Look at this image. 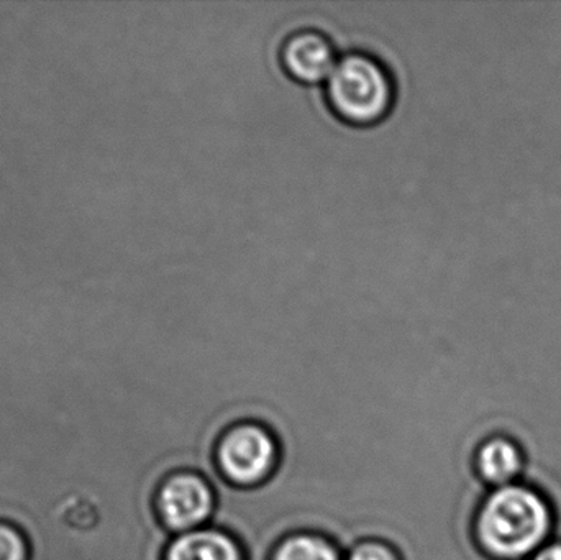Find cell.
I'll use <instances>...</instances> for the list:
<instances>
[{"label": "cell", "instance_id": "cell-3", "mask_svg": "<svg viewBox=\"0 0 561 560\" xmlns=\"http://www.w3.org/2000/svg\"><path fill=\"white\" fill-rule=\"evenodd\" d=\"M216 460L220 472L232 485L253 489L275 472L279 446L262 424H237L217 444Z\"/></svg>", "mask_w": 561, "mask_h": 560}, {"label": "cell", "instance_id": "cell-6", "mask_svg": "<svg viewBox=\"0 0 561 560\" xmlns=\"http://www.w3.org/2000/svg\"><path fill=\"white\" fill-rule=\"evenodd\" d=\"M164 560H245L239 539L216 526L174 536Z\"/></svg>", "mask_w": 561, "mask_h": 560}, {"label": "cell", "instance_id": "cell-2", "mask_svg": "<svg viewBox=\"0 0 561 560\" xmlns=\"http://www.w3.org/2000/svg\"><path fill=\"white\" fill-rule=\"evenodd\" d=\"M325 101L333 114L348 124H376L394 105V76L375 53L350 49L339 56L327 76Z\"/></svg>", "mask_w": 561, "mask_h": 560}, {"label": "cell", "instance_id": "cell-8", "mask_svg": "<svg viewBox=\"0 0 561 560\" xmlns=\"http://www.w3.org/2000/svg\"><path fill=\"white\" fill-rule=\"evenodd\" d=\"M272 560H345L342 552L325 536L297 533L279 542Z\"/></svg>", "mask_w": 561, "mask_h": 560}, {"label": "cell", "instance_id": "cell-10", "mask_svg": "<svg viewBox=\"0 0 561 560\" xmlns=\"http://www.w3.org/2000/svg\"><path fill=\"white\" fill-rule=\"evenodd\" d=\"M345 560H401L398 552L381 541H365L355 546Z\"/></svg>", "mask_w": 561, "mask_h": 560}, {"label": "cell", "instance_id": "cell-4", "mask_svg": "<svg viewBox=\"0 0 561 560\" xmlns=\"http://www.w3.org/2000/svg\"><path fill=\"white\" fill-rule=\"evenodd\" d=\"M157 510L161 523L173 535H184L213 523L217 496L204 477L194 472H178L164 480L157 493Z\"/></svg>", "mask_w": 561, "mask_h": 560}, {"label": "cell", "instance_id": "cell-7", "mask_svg": "<svg viewBox=\"0 0 561 560\" xmlns=\"http://www.w3.org/2000/svg\"><path fill=\"white\" fill-rule=\"evenodd\" d=\"M473 464L481 482L500 489L514 483L523 472L524 457L516 443L503 436H493L477 447Z\"/></svg>", "mask_w": 561, "mask_h": 560}, {"label": "cell", "instance_id": "cell-11", "mask_svg": "<svg viewBox=\"0 0 561 560\" xmlns=\"http://www.w3.org/2000/svg\"><path fill=\"white\" fill-rule=\"evenodd\" d=\"M533 560H561V542H550L534 555Z\"/></svg>", "mask_w": 561, "mask_h": 560}, {"label": "cell", "instance_id": "cell-9", "mask_svg": "<svg viewBox=\"0 0 561 560\" xmlns=\"http://www.w3.org/2000/svg\"><path fill=\"white\" fill-rule=\"evenodd\" d=\"M0 560H30V546L19 526L0 522Z\"/></svg>", "mask_w": 561, "mask_h": 560}, {"label": "cell", "instance_id": "cell-5", "mask_svg": "<svg viewBox=\"0 0 561 560\" xmlns=\"http://www.w3.org/2000/svg\"><path fill=\"white\" fill-rule=\"evenodd\" d=\"M336 59L332 38L312 26L294 30L280 43L279 61L284 71L306 84L325 81Z\"/></svg>", "mask_w": 561, "mask_h": 560}, {"label": "cell", "instance_id": "cell-1", "mask_svg": "<svg viewBox=\"0 0 561 560\" xmlns=\"http://www.w3.org/2000/svg\"><path fill=\"white\" fill-rule=\"evenodd\" d=\"M553 515L537 490L519 483L494 489L474 515V541L481 552L497 559L536 555L552 532Z\"/></svg>", "mask_w": 561, "mask_h": 560}]
</instances>
